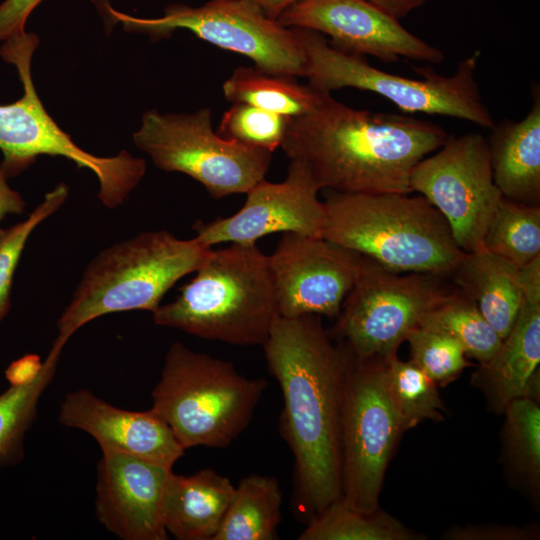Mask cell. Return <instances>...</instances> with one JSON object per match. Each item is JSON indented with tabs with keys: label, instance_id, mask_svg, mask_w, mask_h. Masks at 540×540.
<instances>
[{
	"label": "cell",
	"instance_id": "cell-1",
	"mask_svg": "<svg viewBox=\"0 0 540 540\" xmlns=\"http://www.w3.org/2000/svg\"><path fill=\"white\" fill-rule=\"evenodd\" d=\"M283 397L279 431L294 458L293 505L307 522L341 498V417L350 351L318 315L278 316L262 346Z\"/></svg>",
	"mask_w": 540,
	"mask_h": 540
},
{
	"label": "cell",
	"instance_id": "cell-2",
	"mask_svg": "<svg viewBox=\"0 0 540 540\" xmlns=\"http://www.w3.org/2000/svg\"><path fill=\"white\" fill-rule=\"evenodd\" d=\"M448 137L434 122L356 109L324 92L310 112L289 118L280 148L320 189L410 194L413 168Z\"/></svg>",
	"mask_w": 540,
	"mask_h": 540
},
{
	"label": "cell",
	"instance_id": "cell-3",
	"mask_svg": "<svg viewBox=\"0 0 540 540\" xmlns=\"http://www.w3.org/2000/svg\"><path fill=\"white\" fill-rule=\"evenodd\" d=\"M322 237L396 273L451 276L465 257L422 195L330 191Z\"/></svg>",
	"mask_w": 540,
	"mask_h": 540
},
{
	"label": "cell",
	"instance_id": "cell-4",
	"mask_svg": "<svg viewBox=\"0 0 540 540\" xmlns=\"http://www.w3.org/2000/svg\"><path fill=\"white\" fill-rule=\"evenodd\" d=\"M180 294L153 312L158 326L239 346H263L279 316L268 256L254 244L210 249Z\"/></svg>",
	"mask_w": 540,
	"mask_h": 540
},
{
	"label": "cell",
	"instance_id": "cell-5",
	"mask_svg": "<svg viewBox=\"0 0 540 540\" xmlns=\"http://www.w3.org/2000/svg\"><path fill=\"white\" fill-rule=\"evenodd\" d=\"M210 249L196 237L182 240L167 230L145 231L106 248L87 266L59 317L51 349L62 352L78 329L105 314L153 312L178 280L201 266Z\"/></svg>",
	"mask_w": 540,
	"mask_h": 540
},
{
	"label": "cell",
	"instance_id": "cell-6",
	"mask_svg": "<svg viewBox=\"0 0 540 540\" xmlns=\"http://www.w3.org/2000/svg\"><path fill=\"white\" fill-rule=\"evenodd\" d=\"M267 385L263 378H247L230 361L174 342L152 390L151 409L185 450L226 448L249 426Z\"/></svg>",
	"mask_w": 540,
	"mask_h": 540
},
{
	"label": "cell",
	"instance_id": "cell-7",
	"mask_svg": "<svg viewBox=\"0 0 540 540\" xmlns=\"http://www.w3.org/2000/svg\"><path fill=\"white\" fill-rule=\"evenodd\" d=\"M295 29L305 55V77L316 90L331 93L356 88L384 97L406 114L459 118L485 129L496 123L476 80L479 51L463 59L452 75L413 67L422 76L413 79L380 70L362 56L341 51L318 32Z\"/></svg>",
	"mask_w": 540,
	"mask_h": 540
},
{
	"label": "cell",
	"instance_id": "cell-8",
	"mask_svg": "<svg viewBox=\"0 0 540 540\" xmlns=\"http://www.w3.org/2000/svg\"><path fill=\"white\" fill-rule=\"evenodd\" d=\"M3 42L0 56L16 67L23 87L20 99L0 104V168L5 176L20 174L41 155L61 156L96 175L104 206L113 209L123 204L143 178L145 161L126 150L99 157L76 145L46 111L33 84L31 61L39 45L37 34L25 32Z\"/></svg>",
	"mask_w": 540,
	"mask_h": 540
},
{
	"label": "cell",
	"instance_id": "cell-9",
	"mask_svg": "<svg viewBox=\"0 0 540 540\" xmlns=\"http://www.w3.org/2000/svg\"><path fill=\"white\" fill-rule=\"evenodd\" d=\"M106 29L117 23L127 32L152 40L183 29L224 50L251 59L269 73L305 77L306 60L295 28L268 17L249 0H210L200 6L170 4L158 18H141L115 10L107 0H93Z\"/></svg>",
	"mask_w": 540,
	"mask_h": 540
},
{
	"label": "cell",
	"instance_id": "cell-10",
	"mask_svg": "<svg viewBox=\"0 0 540 540\" xmlns=\"http://www.w3.org/2000/svg\"><path fill=\"white\" fill-rule=\"evenodd\" d=\"M132 138L155 166L188 175L215 199L246 194L265 179L273 154L221 137L207 107L180 114L149 110Z\"/></svg>",
	"mask_w": 540,
	"mask_h": 540
},
{
	"label": "cell",
	"instance_id": "cell-11",
	"mask_svg": "<svg viewBox=\"0 0 540 540\" xmlns=\"http://www.w3.org/2000/svg\"><path fill=\"white\" fill-rule=\"evenodd\" d=\"M442 278L401 275L363 256L330 334L357 358L395 355L422 318L455 291Z\"/></svg>",
	"mask_w": 540,
	"mask_h": 540
},
{
	"label": "cell",
	"instance_id": "cell-12",
	"mask_svg": "<svg viewBox=\"0 0 540 540\" xmlns=\"http://www.w3.org/2000/svg\"><path fill=\"white\" fill-rule=\"evenodd\" d=\"M351 353V352H350ZM382 378V357L349 360L341 417V498L373 512L388 463L402 434Z\"/></svg>",
	"mask_w": 540,
	"mask_h": 540
},
{
	"label": "cell",
	"instance_id": "cell-13",
	"mask_svg": "<svg viewBox=\"0 0 540 540\" xmlns=\"http://www.w3.org/2000/svg\"><path fill=\"white\" fill-rule=\"evenodd\" d=\"M410 186L444 216L464 252L484 248V234L503 196L494 183L482 134L448 137L436 153L415 165Z\"/></svg>",
	"mask_w": 540,
	"mask_h": 540
},
{
	"label": "cell",
	"instance_id": "cell-14",
	"mask_svg": "<svg viewBox=\"0 0 540 540\" xmlns=\"http://www.w3.org/2000/svg\"><path fill=\"white\" fill-rule=\"evenodd\" d=\"M363 256L323 237L283 233L268 265L279 316L337 318Z\"/></svg>",
	"mask_w": 540,
	"mask_h": 540
},
{
	"label": "cell",
	"instance_id": "cell-15",
	"mask_svg": "<svg viewBox=\"0 0 540 540\" xmlns=\"http://www.w3.org/2000/svg\"><path fill=\"white\" fill-rule=\"evenodd\" d=\"M285 27L313 30L346 53L382 62L400 58L439 64L444 53L365 0H300L277 18Z\"/></svg>",
	"mask_w": 540,
	"mask_h": 540
},
{
	"label": "cell",
	"instance_id": "cell-16",
	"mask_svg": "<svg viewBox=\"0 0 540 540\" xmlns=\"http://www.w3.org/2000/svg\"><path fill=\"white\" fill-rule=\"evenodd\" d=\"M320 190L308 169L290 160L283 181H260L246 193L240 210L229 217L197 221L195 237L207 247L228 242L254 244L276 232L322 237L325 206L318 197Z\"/></svg>",
	"mask_w": 540,
	"mask_h": 540
},
{
	"label": "cell",
	"instance_id": "cell-17",
	"mask_svg": "<svg viewBox=\"0 0 540 540\" xmlns=\"http://www.w3.org/2000/svg\"><path fill=\"white\" fill-rule=\"evenodd\" d=\"M171 471L133 455L102 452L97 464L98 521L123 540H167L162 499Z\"/></svg>",
	"mask_w": 540,
	"mask_h": 540
},
{
	"label": "cell",
	"instance_id": "cell-18",
	"mask_svg": "<svg viewBox=\"0 0 540 540\" xmlns=\"http://www.w3.org/2000/svg\"><path fill=\"white\" fill-rule=\"evenodd\" d=\"M58 419L66 427L91 435L102 452L133 455L169 468L185 452L169 426L152 409H121L87 389L65 395Z\"/></svg>",
	"mask_w": 540,
	"mask_h": 540
},
{
	"label": "cell",
	"instance_id": "cell-19",
	"mask_svg": "<svg viewBox=\"0 0 540 540\" xmlns=\"http://www.w3.org/2000/svg\"><path fill=\"white\" fill-rule=\"evenodd\" d=\"M540 363V303L522 299L516 321L496 352L479 363L472 384L486 397L488 406L503 413L520 397H536Z\"/></svg>",
	"mask_w": 540,
	"mask_h": 540
},
{
	"label": "cell",
	"instance_id": "cell-20",
	"mask_svg": "<svg viewBox=\"0 0 540 540\" xmlns=\"http://www.w3.org/2000/svg\"><path fill=\"white\" fill-rule=\"evenodd\" d=\"M520 121L505 119L490 129L488 146L493 180L503 197L531 205L540 200V89Z\"/></svg>",
	"mask_w": 540,
	"mask_h": 540
},
{
	"label": "cell",
	"instance_id": "cell-21",
	"mask_svg": "<svg viewBox=\"0 0 540 540\" xmlns=\"http://www.w3.org/2000/svg\"><path fill=\"white\" fill-rule=\"evenodd\" d=\"M235 486L213 469L184 476L171 471L162 499V519L168 534L178 540H213Z\"/></svg>",
	"mask_w": 540,
	"mask_h": 540
},
{
	"label": "cell",
	"instance_id": "cell-22",
	"mask_svg": "<svg viewBox=\"0 0 540 540\" xmlns=\"http://www.w3.org/2000/svg\"><path fill=\"white\" fill-rule=\"evenodd\" d=\"M451 276L503 339L522 304L518 266L483 248L466 253Z\"/></svg>",
	"mask_w": 540,
	"mask_h": 540
},
{
	"label": "cell",
	"instance_id": "cell-23",
	"mask_svg": "<svg viewBox=\"0 0 540 540\" xmlns=\"http://www.w3.org/2000/svg\"><path fill=\"white\" fill-rule=\"evenodd\" d=\"M282 491L273 476L249 475L235 487L213 540H274L281 521Z\"/></svg>",
	"mask_w": 540,
	"mask_h": 540
},
{
	"label": "cell",
	"instance_id": "cell-24",
	"mask_svg": "<svg viewBox=\"0 0 540 540\" xmlns=\"http://www.w3.org/2000/svg\"><path fill=\"white\" fill-rule=\"evenodd\" d=\"M232 103L248 104L287 118L310 112L324 92L302 85L296 77L266 72L258 67H237L222 84Z\"/></svg>",
	"mask_w": 540,
	"mask_h": 540
},
{
	"label": "cell",
	"instance_id": "cell-25",
	"mask_svg": "<svg viewBox=\"0 0 540 540\" xmlns=\"http://www.w3.org/2000/svg\"><path fill=\"white\" fill-rule=\"evenodd\" d=\"M502 458L513 484L535 501L540 492V407L532 397L511 401L504 410Z\"/></svg>",
	"mask_w": 540,
	"mask_h": 540
},
{
	"label": "cell",
	"instance_id": "cell-26",
	"mask_svg": "<svg viewBox=\"0 0 540 540\" xmlns=\"http://www.w3.org/2000/svg\"><path fill=\"white\" fill-rule=\"evenodd\" d=\"M382 378L403 433L426 419L444 420L438 385L413 361L382 358Z\"/></svg>",
	"mask_w": 540,
	"mask_h": 540
},
{
	"label": "cell",
	"instance_id": "cell-27",
	"mask_svg": "<svg viewBox=\"0 0 540 540\" xmlns=\"http://www.w3.org/2000/svg\"><path fill=\"white\" fill-rule=\"evenodd\" d=\"M422 534L407 528L380 508L361 512L340 499L307 522L298 540H420Z\"/></svg>",
	"mask_w": 540,
	"mask_h": 540
},
{
	"label": "cell",
	"instance_id": "cell-28",
	"mask_svg": "<svg viewBox=\"0 0 540 540\" xmlns=\"http://www.w3.org/2000/svg\"><path fill=\"white\" fill-rule=\"evenodd\" d=\"M60 354L49 351L38 377L0 394V468L20 463L25 436L37 417L38 403L57 370Z\"/></svg>",
	"mask_w": 540,
	"mask_h": 540
},
{
	"label": "cell",
	"instance_id": "cell-29",
	"mask_svg": "<svg viewBox=\"0 0 540 540\" xmlns=\"http://www.w3.org/2000/svg\"><path fill=\"white\" fill-rule=\"evenodd\" d=\"M488 251L520 267L540 256V207L502 197L483 238Z\"/></svg>",
	"mask_w": 540,
	"mask_h": 540
},
{
	"label": "cell",
	"instance_id": "cell-30",
	"mask_svg": "<svg viewBox=\"0 0 540 540\" xmlns=\"http://www.w3.org/2000/svg\"><path fill=\"white\" fill-rule=\"evenodd\" d=\"M419 326L449 334L462 345L467 357L479 363L491 358L502 340L476 303L459 288L429 311Z\"/></svg>",
	"mask_w": 540,
	"mask_h": 540
},
{
	"label": "cell",
	"instance_id": "cell-31",
	"mask_svg": "<svg viewBox=\"0 0 540 540\" xmlns=\"http://www.w3.org/2000/svg\"><path fill=\"white\" fill-rule=\"evenodd\" d=\"M406 340L410 345L411 361L437 385L449 384L471 366L462 345L443 331L418 326Z\"/></svg>",
	"mask_w": 540,
	"mask_h": 540
},
{
	"label": "cell",
	"instance_id": "cell-32",
	"mask_svg": "<svg viewBox=\"0 0 540 540\" xmlns=\"http://www.w3.org/2000/svg\"><path fill=\"white\" fill-rule=\"evenodd\" d=\"M68 194L67 185L59 183L45 195L44 200L25 221L8 229H0V322L11 307L13 275L28 237L41 222L63 205Z\"/></svg>",
	"mask_w": 540,
	"mask_h": 540
},
{
	"label": "cell",
	"instance_id": "cell-33",
	"mask_svg": "<svg viewBox=\"0 0 540 540\" xmlns=\"http://www.w3.org/2000/svg\"><path fill=\"white\" fill-rule=\"evenodd\" d=\"M289 118L248 104L233 103L224 112L217 133L228 140L274 152L281 147Z\"/></svg>",
	"mask_w": 540,
	"mask_h": 540
},
{
	"label": "cell",
	"instance_id": "cell-34",
	"mask_svg": "<svg viewBox=\"0 0 540 540\" xmlns=\"http://www.w3.org/2000/svg\"><path fill=\"white\" fill-rule=\"evenodd\" d=\"M536 525L511 526L500 524L470 525L447 530V540H534L539 537Z\"/></svg>",
	"mask_w": 540,
	"mask_h": 540
},
{
	"label": "cell",
	"instance_id": "cell-35",
	"mask_svg": "<svg viewBox=\"0 0 540 540\" xmlns=\"http://www.w3.org/2000/svg\"><path fill=\"white\" fill-rule=\"evenodd\" d=\"M43 0H4L0 4V41L26 32L25 25Z\"/></svg>",
	"mask_w": 540,
	"mask_h": 540
},
{
	"label": "cell",
	"instance_id": "cell-36",
	"mask_svg": "<svg viewBox=\"0 0 540 540\" xmlns=\"http://www.w3.org/2000/svg\"><path fill=\"white\" fill-rule=\"evenodd\" d=\"M43 362L35 354H27L13 361L5 371L10 386H23L33 382L41 372Z\"/></svg>",
	"mask_w": 540,
	"mask_h": 540
},
{
	"label": "cell",
	"instance_id": "cell-37",
	"mask_svg": "<svg viewBox=\"0 0 540 540\" xmlns=\"http://www.w3.org/2000/svg\"><path fill=\"white\" fill-rule=\"evenodd\" d=\"M518 283L523 300L540 303V256L518 267Z\"/></svg>",
	"mask_w": 540,
	"mask_h": 540
},
{
	"label": "cell",
	"instance_id": "cell-38",
	"mask_svg": "<svg viewBox=\"0 0 540 540\" xmlns=\"http://www.w3.org/2000/svg\"><path fill=\"white\" fill-rule=\"evenodd\" d=\"M6 179L7 177L0 168V221L7 214L22 213L25 207L21 195L9 187Z\"/></svg>",
	"mask_w": 540,
	"mask_h": 540
},
{
	"label": "cell",
	"instance_id": "cell-39",
	"mask_svg": "<svg viewBox=\"0 0 540 540\" xmlns=\"http://www.w3.org/2000/svg\"><path fill=\"white\" fill-rule=\"evenodd\" d=\"M390 16L400 19L419 8L427 0H365Z\"/></svg>",
	"mask_w": 540,
	"mask_h": 540
},
{
	"label": "cell",
	"instance_id": "cell-40",
	"mask_svg": "<svg viewBox=\"0 0 540 540\" xmlns=\"http://www.w3.org/2000/svg\"><path fill=\"white\" fill-rule=\"evenodd\" d=\"M259 6L270 18L277 20L278 16L288 7L300 0H249Z\"/></svg>",
	"mask_w": 540,
	"mask_h": 540
}]
</instances>
